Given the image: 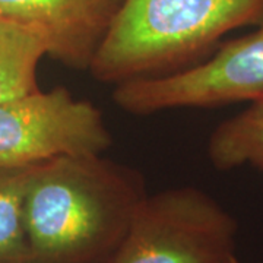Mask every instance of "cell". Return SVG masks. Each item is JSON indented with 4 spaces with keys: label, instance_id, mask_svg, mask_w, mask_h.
I'll return each instance as SVG.
<instances>
[{
    "label": "cell",
    "instance_id": "1",
    "mask_svg": "<svg viewBox=\"0 0 263 263\" xmlns=\"http://www.w3.org/2000/svg\"><path fill=\"white\" fill-rule=\"evenodd\" d=\"M145 195L135 170L103 154L35 164L25 196L31 263H110Z\"/></svg>",
    "mask_w": 263,
    "mask_h": 263
},
{
    "label": "cell",
    "instance_id": "2",
    "mask_svg": "<svg viewBox=\"0 0 263 263\" xmlns=\"http://www.w3.org/2000/svg\"><path fill=\"white\" fill-rule=\"evenodd\" d=\"M263 22V0H123L89 73L117 85L195 66L231 31Z\"/></svg>",
    "mask_w": 263,
    "mask_h": 263
},
{
    "label": "cell",
    "instance_id": "3",
    "mask_svg": "<svg viewBox=\"0 0 263 263\" xmlns=\"http://www.w3.org/2000/svg\"><path fill=\"white\" fill-rule=\"evenodd\" d=\"M237 222L192 186L145 195L110 263H218L234 256Z\"/></svg>",
    "mask_w": 263,
    "mask_h": 263
},
{
    "label": "cell",
    "instance_id": "4",
    "mask_svg": "<svg viewBox=\"0 0 263 263\" xmlns=\"http://www.w3.org/2000/svg\"><path fill=\"white\" fill-rule=\"evenodd\" d=\"M113 101L133 116L263 101V22L197 65L114 86Z\"/></svg>",
    "mask_w": 263,
    "mask_h": 263
},
{
    "label": "cell",
    "instance_id": "5",
    "mask_svg": "<svg viewBox=\"0 0 263 263\" xmlns=\"http://www.w3.org/2000/svg\"><path fill=\"white\" fill-rule=\"evenodd\" d=\"M113 142L103 111L65 86L0 103V168L104 154Z\"/></svg>",
    "mask_w": 263,
    "mask_h": 263
},
{
    "label": "cell",
    "instance_id": "6",
    "mask_svg": "<svg viewBox=\"0 0 263 263\" xmlns=\"http://www.w3.org/2000/svg\"><path fill=\"white\" fill-rule=\"evenodd\" d=\"M123 0H0V15L32 29L47 56L88 70Z\"/></svg>",
    "mask_w": 263,
    "mask_h": 263
},
{
    "label": "cell",
    "instance_id": "7",
    "mask_svg": "<svg viewBox=\"0 0 263 263\" xmlns=\"http://www.w3.org/2000/svg\"><path fill=\"white\" fill-rule=\"evenodd\" d=\"M46 56L38 34L0 15V103L40 89L38 66Z\"/></svg>",
    "mask_w": 263,
    "mask_h": 263
},
{
    "label": "cell",
    "instance_id": "8",
    "mask_svg": "<svg viewBox=\"0 0 263 263\" xmlns=\"http://www.w3.org/2000/svg\"><path fill=\"white\" fill-rule=\"evenodd\" d=\"M208 157L219 171L243 165L263 171V101L218 124L208 141Z\"/></svg>",
    "mask_w": 263,
    "mask_h": 263
},
{
    "label": "cell",
    "instance_id": "9",
    "mask_svg": "<svg viewBox=\"0 0 263 263\" xmlns=\"http://www.w3.org/2000/svg\"><path fill=\"white\" fill-rule=\"evenodd\" d=\"M32 167L0 168V262L31 263L25 196Z\"/></svg>",
    "mask_w": 263,
    "mask_h": 263
},
{
    "label": "cell",
    "instance_id": "10",
    "mask_svg": "<svg viewBox=\"0 0 263 263\" xmlns=\"http://www.w3.org/2000/svg\"><path fill=\"white\" fill-rule=\"evenodd\" d=\"M218 263H240V262H238V259L235 257V254H234V256H230V257H227V259H224V260H221V262H218Z\"/></svg>",
    "mask_w": 263,
    "mask_h": 263
},
{
    "label": "cell",
    "instance_id": "11",
    "mask_svg": "<svg viewBox=\"0 0 263 263\" xmlns=\"http://www.w3.org/2000/svg\"><path fill=\"white\" fill-rule=\"evenodd\" d=\"M0 263H8V262H0Z\"/></svg>",
    "mask_w": 263,
    "mask_h": 263
}]
</instances>
